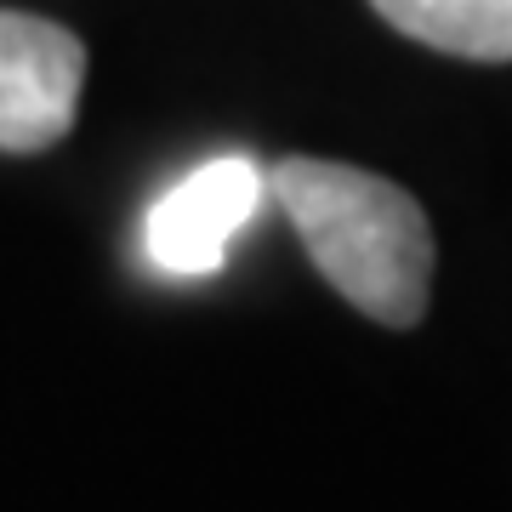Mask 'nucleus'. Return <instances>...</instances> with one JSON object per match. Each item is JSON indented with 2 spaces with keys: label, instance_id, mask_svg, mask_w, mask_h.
Masks as SVG:
<instances>
[{
  "label": "nucleus",
  "instance_id": "obj_3",
  "mask_svg": "<svg viewBox=\"0 0 512 512\" xmlns=\"http://www.w3.org/2000/svg\"><path fill=\"white\" fill-rule=\"evenodd\" d=\"M86 86V46L52 18L0 12V148L40 154L69 137Z\"/></svg>",
  "mask_w": 512,
  "mask_h": 512
},
{
  "label": "nucleus",
  "instance_id": "obj_4",
  "mask_svg": "<svg viewBox=\"0 0 512 512\" xmlns=\"http://www.w3.org/2000/svg\"><path fill=\"white\" fill-rule=\"evenodd\" d=\"M399 35L450 57L507 63L512 57V0H370Z\"/></svg>",
  "mask_w": 512,
  "mask_h": 512
},
{
  "label": "nucleus",
  "instance_id": "obj_1",
  "mask_svg": "<svg viewBox=\"0 0 512 512\" xmlns=\"http://www.w3.org/2000/svg\"><path fill=\"white\" fill-rule=\"evenodd\" d=\"M313 268L382 325H416L433 279V228L399 183L336 160H285L268 177Z\"/></svg>",
  "mask_w": 512,
  "mask_h": 512
},
{
  "label": "nucleus",
  "instance_id": "obj_2",
  "mask_svg": "<svg viewBox=\"0 0 512 512\" xmlns=\"http://www.w3.org/2000/svg\"><path fill=\"white\" fill-rule=\"evenodd\" d=\"M268 177L251 154H217L165 188L143 211V256L165 279H211L234 239L256 222Z\"/></svg>",
  "mask_w": 512,
  "mask_h": 512
}]
</instances>
